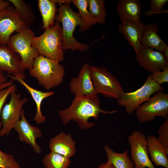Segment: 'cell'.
Wrapping results in <instances>:
<instances>
[{
    "label": "cell",
    "instance_id": "obj_1",
    "mask_svg": "<svg viewBox=\"0 0 168 168\" xmlns=\"http://www.w3.org/2000/svg\"><path fill=\"white\" fill-rule=\"evenodd\" d=\"M100 103L96 94L75 97L70 106L66 109L58 111V114L64 125L72 120L81 129L88 130L95 125L93 122H88L90 118L97 120L100 113L112 114L117 112L116 110H103L100 107Z\"/></svg>",
    "mask_w": 168,
    "mask_h": 168
},
{
    "label": "cell",
    "instance_id": "obj_2",
    "mask_svg": "<svg viewBox=\"0 0 168 168\" xmlns=\"http://www.w3.org/2000/svg\"><path fill=\"white\" fill-rule=\"evenodd\" d=\"M72 0H67L64 3H59L58 14L56 21L62 23L63 50L86 51L89 49L88 44L81 43L74 38L73 33L76 27L82 26V21L77 12H74L70 7Z\"/></svg>",
    "mask_w": 168,
    "mask_h": 168
},
{
    "label": "cell",
    "instance_id": "obj_3",
    "mask_svg": "<svg viewBox=\"0 0 168 168\" xmlns=\"http://www.w3.org/2000/svg\"><path fill=\"white\" fill-rule=\"evenodd\" d=\"M58 61L40 55L35 59L29 71L30 76L37 79L38 84L49 90L63 82L65 73L63 66Z\"/></svg>",
    "mask_w": 168,
    "mask_h": 168
},
{
    "label": "cell",
    "instance_id": "obj_4",
    "mask_svg": "<svg viewBox=\"0 0 168 168\" xmlns=\"http://www.w3.org/2000/svg\"><path fill=\"white\" fill-rule=\"evenodd\" d=\"M63 40L62 26L59 22L56 21L41 35L35 36L32 45L40 55L60 62L64 59Z\"/></svg>",
    "mask_w": 168,
    "mask_h": 168
},
{
    "label": "cell",
    "instance_id": "obj_5",
    "mask_svg": "<svg viewBox=\"0 0 168 168\" xmlns=\"http://www.w3.org/2000/svg\"><path fill=\"white\" fill-rule=\"evenodd\" d=\"M34 32L29 27H25L10 37L7 45L17 54L21 59V71L24 72L32 67L35 59L40 54L32 45Z\"/></svg>",
    "mask_w": 168,
    "mask_h": 168
},
{
    "label": "cell",
    "instance_id": "obj_6",
    "mask_svg": "<svg viewBox=\"0 0 168 168\" xmlns=\"http://www.w3.org/2000/svg\"><path fill=\"white\" fill-rule=\"evenodd\" d=\"M90 69L93 85L97 94L118 100L124 93L120 83L107 68L91 66Z\"/></svg>",
    "mask_w": 168,
    "mask_h": 168
},
{
    "label": "cell",
    "instance_id": "obj_7",
    "mask_svg": "<svg viewBox=\"0 0 168 168\" xmlns=\"http://www.w3.org/2000/svg\"><path fill=\"white\" fill-rule=\"evenodd\" d=\"M164 87L157 83L149 74L144 84L134 91L125 92L117 100L119 105L124 107L129 115L132 114L143 103L147 101L151 96L157 91H163Z\"/></svg>",
    "mask_w": 168,
    "mask_h": 168
},
{
    "label": "cell",
    "instance_id": "obj_8",
    "mask_svg": "<svg viewBox=\"0 0 168 168\" xmlns=\"http://www.w3.org/2000/svg\"><path fill=\"white\" fill-rule=\"evenodd\" d=\"M136 110V117L141 123L150 122L157 116L167 118L168 94L161 91H157Z\"/></svg>",
    "mask_w": 168,
    "mask_h": 168
},
{
    "label": "cell",
    "instance_id": "obj_9",
    "mask_svg": "<svg viewBox=\"0 0 168 168\" xmlns=\"http://www.w3.org/2000/svg\"><path fill=\"white\" fill-rule=\"evenodd\" d=\"M17 89L13 90L10 94L9 101L3 106L1 115L2 127L0 136L9 135L12 130L20 119L23 106L28 101L26 97L21 98V94L17 93Z\"/></svg>",
    "mask_w": 168,
    "mask_h": 168
},
{
    "label": "cell",
    "instance_id": "obj_10",
    "mask_svg": "<svg viewBox=\"0 0 168 168\" xmlns=\"http://www.w3.org/2000/svg\"><path fill=\"white\" fill-rule=\"evenodd\" d=\"M26 27H29L13 6L0 10V45H7L13 33Z\"/></svg>",
    "mask_w": 168,
    "mask_h": 168
},
{
    "label": "cell",
    "instance_id": "obj_11",
    "mask_svg": "<svg viewBox=\"0 0 168 168\" xmlns=\"http://www.w3.org/2000/svg\"><path fill=\"white\" fill-rule=\"evenodd\" d=\"M128 140L134 168H156L149 158L144 134L139 130L133 131L128 136Z\"/></svg>",
    "mask_w": 168,
    "mask_h": 168
},
{
    "label": "cell",
    "instance_id": "obj_12",
    "mask_svg": "<svg viewBox=\"0 0 168 168\" xmlns=\"http://www.w3.org/2000/svg\"><path fill=\"white\" fill-rule=\"evenodd\" d=\"M135 59L144 70L152 74L168 67V59L163 52L141 46Z\"/></svg>",
    "mask_w": 168,
    "mask_h": 168
},
{
    "label": "cell",
    "instance_id": "obj_13",
    "mask_svg": "<svg viewBox=\"0 0 168 168\" xmlns=\"http://www.w3.org/2000/svg\"><path fill=\"white\" fill-rule=\"evenodd\" d=\"M18 134L21 142L30 144L34 152L40 154L42 152L40 146L37 144L36 140L42 137V132L39 128L31 125L26 119L24 111L22 109L21 117L13 128Z\"/></svg>",
    "mask_w": 168,
    "mask_h": 168
},
{
    "label": "cell",
    "instance_id": "obj_14",
    "mask_svg": "<svg viewBox=\"0 0 168 168\" xmlns=\"http://www.w3.org/2000/svg\"><path fill=\"white\" fill-rule=\"evenodd\" d=\"M7 76L13 81H17L25 87L27 92L31 96L36 106V114L34 120L38 124L44 123L46 120L45 116L42 114L41 110V105L43 100L45 99L54 95L53 91L43 92L35 89L29 85L24 81L26 77L24 72L21 74L12 75L7 74Z\"/></svg>",
    "mask_w": 168,
    "mask_h": 168
},
{
    "label": "cell",
    "instance_id": "obj_15",
    "mask_svg": "<svg viewBox=\"0 0 168 168\" xmlns=\"http://www.w3.org/2000/svg\"><path fill=\"white\" fill-rule=\"evenodd\" d=\"M90 67L88 63L84 64L81 67L78 75L71 79L69 87L75 97L98 95L93 85L90 76Z\"/></svg>",
    "mask_w": 168,
    "mask_h": 168
},
{
    "label": "cell",
    "instance_id": "obj_16",
    "mask_svg": "<svg viewBox=\"0 0 168 168\" xmlns=\"http://www.w3.org/2000/svg\"><path fill=\"white\" fill-rule=\"evenodd\" d=\"M75 144L70 134L62 131L50 139L49 147L51 152L70 158L76 154Z\"/></svg>",
    "mask_w": 168,
    "mask_h": 168
},
{
    "label": "cell",
    "instance_id": "obj_17",
    "mask_svg": "<svg viewBox=\"0 0 168 168\" xmlns=\"http://www.w3.org/2000/svg\"><path fill=\"white\" fill-rule=\"evenodd\" d=\"M159 30L156 23L144 24L140 40L141 46L163 52L168 45L158 35Z\"/></svg>",
    "mask_w": 168,
    "mask_h": 168
},
{
    "label": "cell",
    "instance_id": "obj_18",
    "mask_svg": "<svg viewBox=\"0 0 168 168\" xmlns=\"http://www.w3.org/2000/svg\"><path fill=\"white\" fill-rule=\"evenodd\" d=\"M117 13L122 22L128 21L141 25V4L140 0H119Z\"/></svg>",
    "mask_w": 168,
    "mask_h": 168
},
{
    "label": "cell",
    "instance_id": "obj_19",
    "mask_svg": "<svg viewBox=\"0 0 168 168\" xmlns=\"http://www.w3.org/2000/svg\"><path fill=\"white\" fill-rule=\"evenodd\" d=\"M19 56L7 45H0V71L14 75L21 74Z\"/></svg>",
    "mask_w": 168,
    "mask_h": 168
},
{
    "label": "cell",
    "instance_id": "obj_20",
    "mask_svg": "<svg viewBox=\"0 0 168 168\" xmlns=\"http://www.w3.org/2000/svg\"><path fill=\"white\" fill-rule=\"evenodd\" d=\"M143 25V23L139 25L124 21L121 22L118 26L119 32L133 48L136 54H138L141 46L140 40Z\"/></svg>",
    "mask_w": 168,
    "mask_h": 168
},
{
    "label": "cell",
    "instance_id": "obj_21",
    "mask_svg": "<svg viewBox=\"0 0 168 168\" xmlns=\"http://www.w3.org/2000/svg\"><path fill=\"white\" fill-rule=\"evenodd\" d=\"M147 148L151 161L156 166H161L168 168V153L163 145L155 135L146 137Z\"/></svg>",
    "mask_w": 168,
    "mask_h": 168
},
{
    "label": "cell",
    "instance_id": "obj_22",
    "mask_svg": "<svg viewBox=\"0 0 168 168\" xmlns=\"http://www.w3.org/2000/svg\"><path fill=\"white\" fill-rule=\"evenodd\" d=\"M104 150L108 158L107 162L112 164L115 168H134V164L128 155V151L119 153L106 145Z\"/></svg>",
    "mask_w": 168,
    "mask_h": 168
},
{
    "label": "cell",
    "instance_id": "obj_23",
    "mask_svg": "<svg viewBox=\"0 0 168 168\" xmlns=\"http://www.w3.org/2000/svg\"><path fill=\"white\" fill-rule=\"evenodd\" d=\"M56 0H38L39 9L42 18L43 27L46 30L54 23L56 17Z\"/></svg>",
    "mask_w": 168,
    "mask_h": 168
},
{
    "label": "cell",
    "instance_id": "obj_24",
    "mask_svg": "<svg viewBox=\"0 0 168 168\" xmlns=\"http://www.w3.org/2000/svg\"><path fill=\"white\" fill-rule=\"evenodd\" d=\"M72 2L77 8L79 16L82 19V24L79 31L83 32L90 29L97 22L89 12L88 7V0H73Z\"/></svg>",
    "mask_w": 168,
    "mask_h": 168
},
{
    "label": "cell",
    "instance_id": "obj_25",
    "mask_svg": "<svg viewBox=\"0 0 168 168\" xmlns=\"http://www.w3.org/2000/svg\"><path fill=\"white\" fill-rule=\"evenodd\" d=\"M21 15L22 20L30 28L35 22V16L31 6L23 0H8Z\"/></svg>",
    "mask_w": 168,
    "mask_h": 168
},
{
    "label": "cell",
    "instance_id": "obj_26",
    "mask_svg": "<svg viewBox=\"0 0 168 168\" xmlns=\"http://www.w3.org/2000/svg\"><path fill=\"white\" fill-rule=\"evenodd\" d=\"M42 162L46 168H68L71 161L70 158L51 152L45 156Z\"/></svg>",
    "mask_w": 168,
    "mask_h": 168
},
{
    "label": "cell",
    "instance_id": "obj_27",
    "mask_svg": "<svg viewBox=\"0 0 168 168\" xmlns=\"http://www.w3.org/2000/svg\"><path fill=\"white\" fill-rule=\"evenodd\" d=\"M104 0H88L89 10L97 23L104 24L106 22L107 12Z\"/></svg>",
    "mask_w": 168,
    "mask_h": 168
},
{
    "label": "cell",
    "instance_id": "obj_28",
    "mask_svg": "<svg viewBox=\"0 0 168 168\" xmlns=\"http://www.w3.org/2000/svg\"><path fill=\"white\" fill-rule=\"evenodd\" d=\"M168 0H150V9L145 12L146 16L161 13H167L168 10H164L163 6L168 2Z\"/></svg>",
    "mask_w": 168,
    "mask_h": 168
},
{
    "label": "cell",
    "instance_id": "obj_29",
    "mask_svg": "<svg viewBox=\"0 0 168 168\" xmlns=\"http://www.w3.org/2000/svg\"><path fill=\"white\" fill-rule=\"evenodd\" d=\"M0 168H21L12 155L3 152L0 150Z\"/></svg>",
    "mask_w": 168,
    "mask_h": 168
},
{
    "label": "cell",
    "instance_id": "obj_30",
    "mask_svg": "<svg viewBox=\"0 0 168 168\" xmlns=\"http://www.w3.org/2000/svg\"><path fill=\"white\" fill-rule=\"evenodd\" d=\"M157 132L158 140L168 153V118L161 125Z\"/></svg>",
    "mask_w": 168,
    "mask_h": 168
},
{
    "label": "cell",
    "instance_id": "obj_31",
    "mask_svg": "<svg viewBox=\"0 0 168 168\" xmlns=\"http://www.w3.org/2000/svg\"><path fill=\"white\" fill-rule=\"evenodd\" d=\"M16 89H17L16 86L13 84L0 91V130L2 127L0 117L2 108L9 96L13 90Z\"/></svg>",
    "mask_w": 168,
    "mask_h": 168
},
{
    "label": "cell",
    "instance_id": "obj_32",
    "mask_svg": "<svg viewBox=\"0 0 168 168\" xmlns=\"http://www.w3.org/2000/svg\"><path fill=\"white\" fill-rule=\"evenodd\" d=\"M152 78L158 84L161 85L168 82V67L162 71H157L152 74Z\"/></svg>",
    "mask_w": 168,
    "mask_h": 168
},
{
    "label": "cell",
    "instance_id": "obj_33",
    "mask_svg": "<svg viewBox=\"0 0 168 168\" xmlns=\"http://www.w3.org/2000/svg\"><path fill=\"white\" fill-rule=\"evenodd\" d=\"M13 81L12 80H11L5 83H0V91L12 85L13 84Z\"/></svg>",
    "mask_w": 168,
    "mask_h": 168
},
{
    "label": "cell",
    "instance_id": "obj_34",
    "mask_svg": "<svg viewBox=\"0 0 168 168\" xmlns=\"http://www.w3.org/2000/svg\"><path fill=\"white\" fill-rule=\"evenodd\" d=\"M10 4L8 0H0V10L9 6Z\"/></svg>",
    "mask_w": 168,
    "mask_h": 168
},
{
    "label": "cell",
    "instance_id": "obj_35",
    "mask_svg": "<svg viewBox=\"0 0 168 168\" xmlns=\"http://www.w3.org/2000/svg\"><path fill=\"white\" fill-rule=\"evenodd\" d=\"M97 168H115V167L112 164L107 162L102 163L98 166Z\"/></svg>",
    "mask_w": 168,
    "mask_h": 168
},
{
    "label": "cell",
    "instance_id": "obj_36",
    "mask_svg": "<svg viewBox=\"0 0 168 168\" xmlns=\"http://www.w3.org/2000/svg\"><path fill=\"white\" fill-rule=\"evenodd\" d=\"M7 81V79L4 73L0 71V83H3Z\"/></svg>",
    "mask_w": 168,
    "mask_h": 168
},
{
    "label": "cell",
    "instance_id": "obj_37",
    "mask_svg": "<svg viewBox=\"0 0 168 168\" xmlns=\"http://www.w3.org/2000/svg\"><path fill=\"white\" fill-rule=\"evenodd\" d=\"M163 53L165 57L168 59V46L166 48Z\"/></svg>",
    "mask_w": 168,
    "mask_h": 168
}]
</instances>
